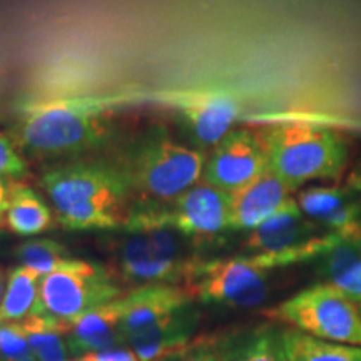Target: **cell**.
Instances as JSON below:
<instances>
[{"label":"cell","mask_w":361,"mask_h":361,"mask_svg":"<svg viewBox=\"0 0 361 361\" xmlns=\"http://www.w3.org/2000/svg\"><path fill=\"white\" fill-rule=\"evenodd\" d=\"M283 326L274 323L213 338L221 361H286Z\"/></svg>","instance_id":"e0dca14e"},{"label":"cell","mask_w":361,"mask_h":361,"mask_svg":"<svg viewBox=\"0 0 361 361\" xmlns=\"http://www.w3.org/2000/svg\"><path fill=\"white\" fill-rule=\"evenodd\" d=\"M56 221L67 229H123L130 189L117 164L71 161L47 169L40 179Z\"/></svg>","instance_id":"7a4b0ae2"},{"label":"cell","mask_w":361,"mask_h":361,"mask_svg":"<svg viewBox=\"0 0 361 361\" xmlns=\"http://www.w3.org/2000/svg\"><path fill=\"white\" fill-rule=\"evenodd\" d=\"M348 184H350L351 188H355L356 191L361 194V169L356 171V173L351 176L350 180H348Z\"/></svg>","instance_id":"f1b7e54d"},{"label":"cell","mask_w":361,"mask_h":361,"mask_svg":"<svg viewBox=\"0 0 361 361\" xmlns=\"http://www.w3.org/2000/svg\"><path fill=\"white\" fill-rule=\"evenodd\" d=\"M124 286L107 266L72 258L40 281L32 314L66 324L78 316L124 296Z\"/></svg>","instance_id":"ba28073f"},{"label":"cell","mask_w":361,"mask_h":361,"mask_svg":"<svg viewBox=\"0 0 361 361\" xmlns=\"http://www.w3.org/2000/svg\"><path fill=\"white\" fill-rule=\"evenodd\" d=\"M27 162L7 135L0 134V178L17 180L27 174Z\"/></svg>","instance_id":"d4e9b609"},{"label":"cell","mask_w":361,"mask_h":361,"mask_svg":"<svg viewBox=\"0 0 361 361\" xmlns=\"http://www.w3.org/2000/svg\"><path fill=\"white\" fill-rule=\"evenodd\" d=\"M295 192L273 171L266 169L246 186L231 192V231H251L271 218L291 200Z\"/></svg>","instance_id":"4fadbf2b"},{"label":"cell","mask_w":361,"mask_h":361,"mask_svg":"<svg viewBox=\"0 0 361 361\" xmlns=\"http://www.w3.org/2000/svg\"><path fill=\"white\" fill-rule=\"evenodd\" d=\"M268 169L293 191L311 180L338 179L346 168L350 146L336 130L290 123L259 130Z\"/></svg>","instance_id":"277c9868"},{"label":"cell","mask_w":361,"mask_h":361,"mask_svg":"<svg viewBox=\"0 0 361 361\" xmlns=\"http://www.w3.org/2000/svg\"><path fill=\"white\" fill-rule=\"evenodd\" d=\"M54 211L32 188L11 180L6 226L13 234L32 238L51 229Z\"/></svg>","instance_id":"d6986e66"},{"label":"cell","mask_w":361,"mask_h":361,"mask_svg":"<svg viewBox=\"0 0 361 361\" xmlns=\"http://www.w3.org/2000/svg\"><path fill=\"white\" fill-rule=\"evenodd\" d=\"M197 324L200 313L191 303L128 338L126 343L137 355L139 361H159L196 340Z\"/></svg>","instance_id":"2e32d148"},{"label":"cell","mask_w":361,"mask_h":361,"mask_svg":"<svg viewBox=\"0 0 361 361\" xmlns=\"http://www.w3.org/2000/svg\"><path fill=\"white\" fill-rule=\"evenodd\" d=\"M94 361H139L137 355L129 348L128 345L117 346V348L99 351V353H89Z\"/></svg>","instance_id":"4316f807"},{"label":"cell","mask_w":361,"mask_h":361,"mask_svg":"<svg viewBox=\"0 0 361 361\" xmlns=\"http://www.w3.org/2000/svg\"><path fill=\"white\" fill-rule=\"evenodd\" d=\"M7 281H8V276H6V271L0 269V303H2L4 295H6Z\"/></svg>","instance_id":"f546056e"},{"label":"cell","mask_w":361,"mask_h":361,"mask_svg":"<svg viewBox=\"0 0 361 361\" xmlns=\"http://www.w3.org/2000/svg\"><path fill=\"white\" fill-rule=\"evenodd\" d=\"M296 201L301 211L324 231L341 236L361 234V194L350 184L306 188Z\"/></svg>","instance_id":"7c38bea8"},{"label":"cell","mask_w":361,"mask_h":361,"mask_svg":"<svg viewBox=\"0 0 361 361\" xmlns=\"http://www.w3.org/2000/svg\"><path fill=\"white\" fill-rule=\"evenodd\" d=\"M124 314V296L94 308L78 316L72 322L62 324L66 340L72 356L99 353L128 345L121 333V322Z\"/></svg>","instance_id":"5bb4252c"},{"label":"cell","mask_w":361,"mask_h":361,"mask_svg":"<svg viewBox=\"0 0 361 361\" xmlns=\"http://www.w3.org/2000/svg\"><path fill=\"white\" fill-rule=\"evenodd\" d=\"M180 112L194 137L202 146H216L231 133L239 116V102L224 90H188L169 97Z\"/></svg>","instance_id":"8fae6325"},{"label":"cell","mask_w":361,"mask_h":361,"mask_svg":"<svg viewBox=\"0 0 361 361\" xmlns=\"http://www.w3.org/2000/svg\"><path fill=\"white\" fill-rule=\"evenodd\" d=\"M271 264L266 255H243L231 258H196L186 271L180 286L192 301L252 308L268 295Z\"/></svg>","instance_id":"8992f818"},{"label":"cell","mask_w":361,"mask_h":361,"mask_svg":"<svg viewBox=\"0 0 361 361\" xmlns=\"http://www.w3.org/2000/svg\"><path fill=\"white\" fill-rule=\"evenodd\" d=\"M323 281L361 305V234L343 236L318 259Z\"/></svg>","instance_id":"ac0fdd59"},{"label":"cell","mask_w":361,"mask_h":361,"mask_svg":"<svg viewBox=\"0 0 361 361\" xmlns=\"http://www.w3.org/2000/svg\"><path fill=\"white\" fill-rule=\"evenodd\" d=\"M8 192H11V183L0 178V228L6 224V214L8 207Z\"/></svg>","instance_id":"83f0119b"},{"label":"cell","mask_w":361,"mask_h":361,"mask_svg":"<svg viewBox=\"0 0 361 361\" xmlns=\"http://www.w3.org/2000/svg\"><path fill=\"white\" fill-rule=\"evenodd\" d=\"M360 308H361V306H360Z\"/></svg>","instance_id":"d6a6232c"},{"label":"cell","mask_w":361,"mask_h":361,"mask_svg":"<svg viewBox=\"0 0 361 361\" xmlns=\"http://www.w3.org/2000/svg\"><path fill=\"white\" fill-rule=\"evenodd\" d=\"M191 238L171 228L126 233L111 243L112 273L121 284L141 288L147 284H179L197 258L189 247Z\"/></svg>","instance_id":"5b68a950"},{"label":"cell","mask_w":361,"mask_h":361,"mask_svg":"<svg viewBox=\"0 0 361 361\" xmlns=\"http://www.w3.org/2000/svg\"><path fill=\"white\" fill-rule=\"evenodd\" d=\"M0 361H2V355H0Z\"/></svg>","instance_id":"1f68e13d"},{"label":"cell","mask_w":361,"mask_h":361,"mask_svg":"<svg viewBox=\"0 0 361 361\" xmlns=\"http://www.w3.org/2000/svg\"><path fill=\"white\" fill-rule=\"evenodd\" d=\"M268 169V156L259 130H231L206 159L202 180L231 194Z\"/></svg>","instance_id":"30bf717a"},{"label":"cell","mask_w":361,"mask_h":361,"mask_svg":"<svg viewBox=\"0 0 361 361\" xmlns=\"http://www.w3.org/2000/svg\"><path fill=\"white\" fill-rule=\"evenodd\" d=\"M13 256L20 266L37 271L42 276L54 273L72 259L69 250L64 245L47 238L29 239V241L22 243L16 247Z\"/></svg>","instance_id":"603a6c76"},{"label":"cell","mask_w":361,"mask_h":361,"mask_svg":"<svg viewBox=\"0 0 361 361\" xmlns=\"http://www.w3.org/2000/svg\"><path fill=\"white\" fill-rule=\"evenodd\" d=\"M283 341L286 361H361V346L319 340L293 328L283 329Z\"/></svg>","instance_id":"44dd1931"},{"label":"cell","mask_w":361,"mask_h":361,"mask_svg":"<svg viewBox=\"0 0 361 361\" xmlns=\"http://www.w3.org/2000/svg\"><path fill=\"white\" fill-rule=\"evenodd\" d=\"M121 96L35 101L22 107L13 144L40 157L79 156L101 147L112 135V112Z\"/></svg>","instance_id":"6da1fadb"},{"label":"cell","mask_w":361,"mask_h":361,"mask_svg":"<svg viewBox=\"0 0 361 361\" xmlns=\"http://www.w3.org/2000/svg\"><path fill=\"white\" fill-rule=\"evenodd\" d=\"M191 303H194L191 296L179 284H147L134 288L124 295V314L119 329L128 341V338Z\"/></svg>","instance_id":"9a60e30c"},{"label":"cell","mask_w":361,"mask_h":361,"mask_svg":"<svg viewBox=\"0 0 361 361\" xmlns=\"http://www.w3.org/2000/svg\"><path fill=\"white\" fill-rule=\"evenodd\" d=\"M2 361H37L20 323H0Z\"/></svg>","instance_id":"cb8c5ba5"},{"label":"cell","mask_w":361,"mask_h":361,"mask_svg":"<svg viewBox=\"0 0 361 361\" xmlns=\"http://www.w3.org/2000/svg\"><path fill=\"white\" fill-rule=\"evenodd\" d=\"M19 323L37 361H71L62 323L39 314H30Z\"/></svg>","instance_id":"7402d4cb"},{"label":"cell","mask_w":361,"mask_h":361,"mask_svg":"<svg viewBox=\"0 0 361 361\" xmlns=\"http://www.w3.org/2000/svg\"><path fill=\"white\" fill-rule=\"evenodd\" d=\"M42 278L37 271L20 264L8 273L6 295L0 303V323H19L34 313Z\"/></svg>","instance_id":"ffe728a7"},{"label":"cell","mask_w":361,"mask_h":361,"mask_svg":"<svg viewBox=\"0 0 361 361\" xmlns=\"http://www.w3.org/2000/svg\"><path fill=\"white\" fill-rule=\"evenodd\" d=\"M71 361H94V360L90 358L89 355H84V356H80V358H78V360H71Z\"/></svg>","instance_id":"4dcf8cb0"},{"label":"cell","mask_w":361,"mask_h":361,"mask_svg":"<svg viewBox=\"0 0 361 361\" xmlns=\"http://www.w3.org/2000/svg\"><path fill=\"white\" fill-rule=\"evenodd\" d=\"M137 204L161 206L174 201L202 179L206 157L184 146L162 128H151L130 144L116 162Z\"/></svg>","instance_id":"3957f363"},{"label":"cell","mask_w":361,"mask_h":361,"mask_svg":"<svg viewBox=\"0 0 361 361\" xmlns=\"http://www.w3.org/2000/svg\"><path fill=\"white\" fill-rule=\"evenodd\" d=\"M264 314L319 340L361 346V308L324 281L305 288Z\"/></svg>","instance_id":"52a82bcc"},{"label":"cell","mask_w":361,"mask_h":361,"mask_svg":"<svg viewBox=\"0 0 361 361\" xmlns=\"http://www.w3.org/2000/svg\"><path fill=\"white\" fill-rule=\"evenodd\" d=\"M231 194L200 180L174 201L161 206H130L126 233L171 228L191 239H209L229 229Z\"/></svg>","instance_id":"9c48e42d"},{"label":"cell","mask_w":361,"mask_h":361,"mask_svg":"<svg viewBox=\"0 0 361 361\" xmlns=\"http://www.w3.org/2000/svg\"><path fill=\"white\" fill-rule=\"evenodd\" d=\"M159 361H221L213 338H196L188 346L171 353Z\"/></svg>","instance_id":"484cf974"}]
</instances>
